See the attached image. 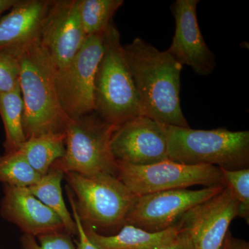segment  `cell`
<instances>
[{
  "instance_id": "1",
  "label": "cell",
  "mask_w": 249,
  "mask_h": 249,
  "mask_svg": "<svg viewBox=\"0 0 249 249\" xmlns=\"http://www.w3.org/2000/svg\"><path fill=\"white\" fill-rule=\"evenodd\" d=\"M143 116L161 124L190 127L180 101L181 65L168 51L137 37L123 46Z\"/></svg>"
},
{
  "instance_id": "2",
  "label": "cell",
  "mask_w": 249,
  "mask_h": 249,
  "mask_svg": "<svg viewBox=\"0 0 249 249\" xmlns=\"http://www.w3.org/2000/svg\"><path fill=\"white\" fill-rule=\"evenodd\" d=\"M8 50L14 52L19 60L26 139L51 132H65L70 119L59 101L56 69L40 39L21 48Z\"/></svg>"
},
{
  "instance_id": "3",
  "label": "cell",
  "mask_w": 249,
  "mask_h": 249,
  "mask_svg": "<svg viewBox=\"0 0 249 249\" xmlns=\"http://www.w3.org/2000/svg\"><path fill=\"white\" fill-rule=\"evenodd\" d=\"M103 53L98 63L94 86V112L112 125L143 116L133 78L114 22L103 34Z\"/></svg>"
},
{
  "instance_id": "4",
  "label": "cell",
  "mask_w": 249,
  "mask_h": 249,
  "mask_svg": "<svg viewBox=\"0 0 249 249\" xmlns=\"http://www.w3.org/2000/svg\"><path fill=\"white\" fill-rule=\"evenodd\" d=\"M73 191L75 206L83 226L103 235L117 233L138 196L118 178L108 174H64Z\"/></svg>"
},
{
  "instance_id": "5",
  "label": "cell",
  "mask_w": 249,
  "mask_h": 249,
  "mask_svg": "<svg viewBox=\"0 0 249 249\" xmlns=\"http://www.w3.org/2000/svg\"><path fill=\"white\" fill-rule=\"evenodd\" d=\"M169 160L186 165H210L221 169L249 168V131L194 129L163 124Z\"/></svg>"
},
{
  "instance_id": "6",
  "label": "cell",
  "mask_w": 249,
  "mask_h": 249,
  "mask_svg": "<svg viewBox=\"0 0 249 249\" xmlns=\"http://www.w3.org/2000/svg\"><path fill=\"white\" fill-rule=\"evenodd\" d=\"M114 127L94 111L70 119L65 130V155L53 165L64 173L108 174L118 177L117 162L110 148Z\"/></svg>"
},
{
  "instance_id": "7",
  "label": "cell",
  "mask_w": 249,
  "mask_h": 249,
  "mask_svg": "<svg viewBox=\"0 0 249 249\" xmlns=\"http://www.w3.org/2000/svg\"><path fill=\"white\" fill-rule=\"evenodd\" d=\"M118 178L137 196L201 185H225L222 170L210 165H186L166 160L148 165L117 162Z\"/></svg>"
},
{
  "instance_id": "8",
  "label": "cell",
  "mask_w": 249,
  "mask_h": 249,
  "mask_svg": "<svg viewBox=\"0 0 249 249\" xmlns=\"http://www.w3.org/2000/svg\"><path fill=\"white\" fill-rule=\"evenodd\" d=\"M103 49V34L88 36L71 61L55 72L59 101L70 119L94 111L93 86Z\"/></svg>"
},
{
  "instance_id": "9",
  "label": "cell",
  "mask_w": 249,
  "mask_h": 249,
  "mask_svg": "<svg viewBox=\"0 0 249 249\" xmlns=\"http://www.w3.org/2000/svg\"><path fill=\"white\" fill-rule=\"evenodd\" d=\"M225 185L200 190L174 189L138 196L124 225L151 232H161L176 225L187 211L212 197Z\"/></svg>"
},
{
  "instance_id": "10",
  "label": "cell",
  "mask_w": 249,
  "mask_h": 249,
  "mask_svg": "<svg viewBox=\"0 0 249 249\" xmlns=\"http://www.w3.org/2000/svg\"><path fill=\"white\" fill-rule=\"evenodd\" d=\"M110 148L116 162L129 165L142 166L168 160L163 124L145 116L115 126Z\"/></svg>"
},
{
  "instance_id": "11",
  "label": "cell",
  "mask_w": 249,
  "mask_h": 249,
  "mask_svg": "<svg viewBox=\"0 0 249 249\" xmlns=\"http://www.w3.org/2000/svg\"><path fill=\"white\" fill-rule=\"evenodd\" d=\"M238 212L239 203L226 186L187 211L178 224L189 233L195 249H220Z\"/></svg>"
},
{
  "instance_id": "12",
  "label": "cell",
  "mask_w": 249,
  "mask_h": 249,
  "mask_svg": "<svg viewBox=\"0 0 249 249\" xmlns=\"http://www.w3.org/2000/svg\"><path fill=\"white\" fill-rule=\"evenodd\" d=\"M87 37L80 21L79 0L52 1L39 39L56 70L71 61Z\"/></svg>"
},
{
  "instance_id": "13",
  "label": "cell",
  "mask_w": 249,
  "mask_h": 249,
  "mask_svg": "<svg viewBox=\"0 0 249 249\" xmlns=\"http://www.w3.org/2000/svg\"><path fill=\"white\" fill-rule=\"evenodd\" d=\"M199 0H177L173 5L175 31L168 53L199 76H209L216 67L215 56L205 42L196 16Z\"/></svg>"
},
{
  "instance_id": "14",
  "label": "cell",
  "mask_w": 249,
  "mask_h": 249,
  "mask_svg": "<svg viewBox=\"0 0 249 249\" xmlns=\"http://www.w3.org/2000/svg\"><path fill=\"white\" fill-rule=\"evenodd\" d=\"M1 214L24 234L34 237L66 232L58 214L33 196L27 188L4 184Z\"/></svg>"
},
{
  "instance_id": "15",
  "label": "cell",
  "mask_w": 249,
  "mask_h": 249,
  "mask_svg": "<svg viewBox=\"0 0 249 249\" xmlns=\"http://www.w3.org/2000/svg\"><path fill=\"white\" fill-rule=\"evenodd\" d=\"M52 1L18 0L0 19V49H17L39 38Z\"/></svg>"
},
{
  "instance_id": "16",
  "label": "cell",
  "mask_w": 249,
  "mask_h": 249,
  "mask_svg": "<svg viewBox=\"0 0 249 249\" xmlns=\"http://www.w3.org/2000/svg\"><path fill=\"white\" fill-rule=\"evenodd\" d=\"M85 234L97 249H152L164 243L181 229L178 224L161 232H151L124 225L117 233L103 235L83 226Z\"/></svg>"
},
{
  "instance_id": "17",
  "label": "cell",
  "mask_w": 249,
  "mask_h": 249,
  "mask_svg": "<svg viewBox=\"0 0 249 249\" xmlns=\"http://www.w3.org/2000/svg\"><path fill=\"white\" fill-rule=\"evenodd\" d=\"M65 132L42 134L27 139L18 150L31 168L43 176L65 155Z\"/></svg>"
},
{
  "instance_id": "18",
  "label": "cell",
  "mask_w": 249,
  "mask_h": 249,
  "mask_svg": "<svg viewBox=\"0 0 249 249\" xmlns=\"http://www.w3.org/2000/svg\"><path fill=\"white\" fill-rule=\"evenodd\" d=\"M64 174L61 170L52 165L48 173L41 177L38 182L28 187L27 189L33 196L58 214L67 233L76 236V222L67 210L62 196L61 182Z\"/></svg>"
},
{
  "instance_id": "19",
  "label": "cell",
  "mask_w": 249,
  "mask_h": 249,
  "mask_svg": "<svg viewBox=\"0 0 249 249\" xmlns=\"http://www.w3.org/2000/svg\"><path fill=\"white\" fill-rule=\"evenodd\" d=\"M24 103L19 86L0 95V116L4 124L5 153L18 151L26 142L23 127Z\"/></svg>"
},
{
  "instance_id": "20",
  "label": "cell",
  "mask_w": 249,
  "mask_h": 249,
  "mask_svg": "<svg viewBox=\"0 0 249 249\" xmlns=\"http://www.w3.org/2000/svg\"><path fill=\"white\" fill-rule=\"evenodd\" d=\"M123 0H79V14L86 36L103 34L112 22Z\"/></svg>"
},
{
  "instance_id": "21",
  "label": "cell",
  "mask_w": 249,
  "mask_h": 249,
  "mask_svg": "<svg viewBox=\"0 0 249 249\" xmlns=\"http://www.w3.org/2000/svg\"><path fill=\"white\" fill-rule=\"evenodd\" d=\"M41 177L19 150L0 155V181L4 184L28 188L38 182Z\"/></svg>"
},
{
  "instance_id": "22",
  "label": "cell",
  "mask_w": 249,
  "mask_h": 249,
  "mask_svg": "<svg viewBox=\"0 0 249 249\" xmlns=\"http://www.w3.org/2000/svg\"><path fill=\"white\" fill-rule=\"evenodd\" d=\"M225 186L231 191L239 203L238 217L249 222V168L222 169Z\"/></svg>"
},
{
  "instance_id": "23",
  "label": "cell",
  "mask_w": 249,
  "mask_h": 249,
  "mask_svg": "<svg viewBox=\"0 0 249 249\" xmlns=\"http://www.w3.org/2000/svg\"><path fill=\"white\" fill-rule=\"evenodd\" d=\"M19 60L8 49H0V95L11 92L19 85Z\"/></svg>"
},
{
  "instance_id": "24",
  "label": "cell",
  "mask_w": 249,
  "mask_h": 249,
  "mask_svg": "<svg viewBox=\"0 0 249 249\" xmlns=\"http://www.w3.org/2000/svg\"><path fill=\"white\" fill-rule=\"evenodd\" d=\"M39 245L34 236L24 234L21 238L24 249H76L71 235L66 232H52L37 236Z\"/></svg>"
},
{
  "instance_id": "25",
  "label": "cell",
  "mask_w": 249,
  "mask_h": 249,
  "mask_svg": "<svg viewBox=\"0 0 249 249\" xmlns=\"http://www.w3.org/2000/svg\"><path fill=\"white\" fill-rule=\"evenodd\" d=\"M67 196L69 197L70 204H71L72 212H73V218L74 219L77 227V237L78 239L76 242V249H97L94 245L90 242L88 236L85 234L84 229H83V224L80 222L79 217L75 206L74 199H73V194L70 188H67Z\"/></svg>"
},
{
  "instance_id": "26",
  "label": "cell",
  "mask_w": 249,
  "mask_h": 249,
  "mask_svg": "<svg viewBox=\"0 0 249 249\" xmlns=\"http://www.w3.org/2000/svg\"><path fill=\"white\" fill-rule=\"evenodd\" d=\"M152 249H195L189 233L181 228L171 238Z\"/></svg>"
},
{
  "instance_id": "27",
  "label": "cell",
  "mask_w": 249,
  "mask_h": 249,
  "mask_svg": "<svg viewBox=\"0 0 249 249\" xmlns=\"http://www.w3.org/2000/svg\"><path fill=\"white\" fill-rule=\"evenodd\" d=\"M225 242L227 249H249L248 242L234 237L230 231L228 232L226 236Z\"/></svg>"
},
{
  "instance_id": "28",
  "label": "cell",
  "mask_w": 249,
  "mask_h": 249,
  "mask_svg": "<svg viewBox=\"0 0 249 249\" xmlns=\"http://www.w3.org/2000/svg\"><path fill=\"white\" fill-rule=\"evenodd\" d=\"M18 0H0V16L7 10L11 9Z\"/></svg>"
},
{
  "instance_id": "29",
  "label": "cell",
  "mask_w": 249,
  "mask_h": 249,
  "mask_svg": "<svg viewBox=\"0 0 249 249\" xmlns=\"http://www.w3.org/2000/svg\"><path fill=\"white\" fill-rule=\"evenodd\" d=\"M220 249H227V245H226L225 240H224V244H223V245L222 246V247H221Z\"/></svg>"
}]
</instances>
